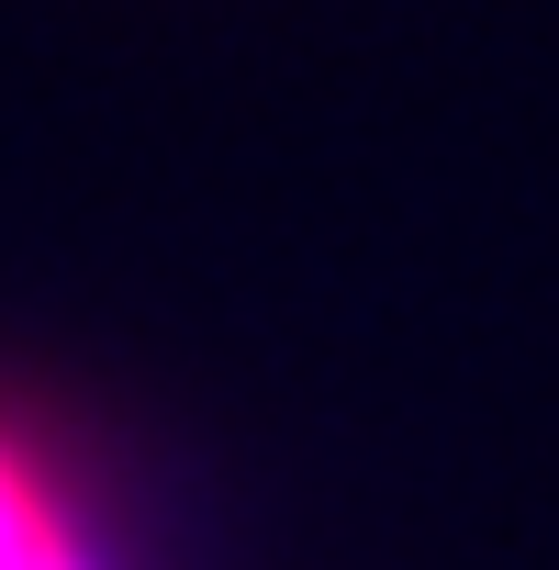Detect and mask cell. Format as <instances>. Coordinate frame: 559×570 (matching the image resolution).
I'll list each match as a JSON object with an SVG mask.
<instances>
[{
    "mask_svg": "<svg viewBox=\"0 0 559 570\" xmlns=\"http://www.w3.org/2000/svg\"><path fill=\"white\" fill-rule=\"evenodd\" d=\"M0 570H146L90 448L0 392Z\"/></svg>",
    "mask_w": 559,
    "mask_h": 570,
    "instance_id": "1",
    "label": "cell"
}]
</instances>
